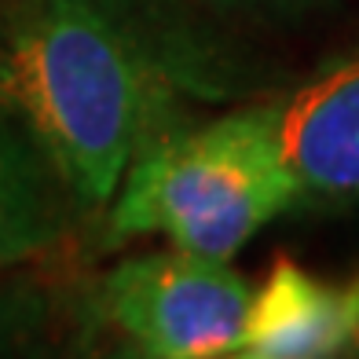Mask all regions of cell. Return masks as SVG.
<instances>
[{"mask_svg":"<svg viewBox=\"0 0 359 359\" xmlns=\"http://www.w3.org/2000/svg\"><path fill=\"white\" fill-rule=\"evenodd\" d=\"M147 81L103 0H41L0 29V110L70 187L81 213L110 205L140 147Z\"/></svg>","mask_w":359,"mask_h":359,"instance_id":"obj_1","label":"cell"},{"mask_svg":"<svg viewBox=\"0 0 359 359\" xmlns=\"http://www.w3.org/2000/svg\"><path fill=\"white\" fill-rule=\"evenodd\" d=\"M297 205L279 107L260 103L136 151L107 205L114 242L161 235L169 246L231 260Z\"/></svg>","mask_w":359,"mask_h":359,"instance_id":"obj_2","label":"cell"},{"mask_svg":"<svg viewBox=\"0 0 359 359\" xmlns=\"http://www.w3.org/2000/svg\"><path fill=\"white\" fill-rule=\"evenodd\" d=\"M253 286L231 260L191 250L125 257L107 271L100 304L107 323L158 359H220L238 352Z\"/></svg>","mask_w":359,"mask_h":359,"instance_id":"obj_3","label":"cell"},{"mask_svg":"<svg viewBox=\"0 0 359 359\" xmlns=\"http://www.w3.org/2000/svg\"><path fill=\"white\" fill-rule=\"evenodd\" d=\"M275 107L297 205L359 202V48L323 62Z\"/></svg>","mask_w":359,"mask_h":359,"instance_id":"obj_4","label":"cell"},{"mask_svg":"<svg viewBox=\"0 0 359 359\" xmlns=\"http://www.w3.org/2000/svg\"><path fill=\"white\" fill-rule=\"evenodd\" d=\"M359 348V275L323 279L279 260L253 286L238 359H326Z\"/></svg>","mask_w":359,"mask_h":359,"instance_id":"obj_5","label":"cell"},{"mask_svg":"<svg viewBox=\"0 0 359 359\" xmlns=\"http://www.w3.org/2000/svg\"><path fill=\"white\" fill-rule=\"evenodd\" d=\"M77 213L74 194L48 154L0 110V268L52 253Z\"/></svg>","mask_w":359,"mask_h":359,"instance_id":"obj_6","label":"cell"},{"mask_svg":"<svg viewBox=\"0 0 359 359\" xmlns=\"http://www.w3.org/2000/svg\"><path fill=\"white\" fill-rule=\"evenodd\" d=\"M250 4H304V0H250Z\"/></svg>","mask_w":359,"mask_h":359,"instance_id":"obj_7","label":"cell"}]
</instances>
